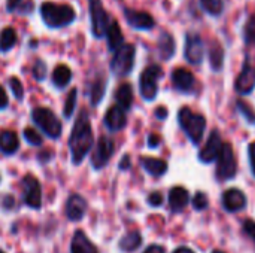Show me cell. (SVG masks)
<instances>
[{
  "mask_svg": "<svg viewBox=\"0 0 255 253\" xmlns=\"http://www.w3.org/2000/svg\"><path fill=\"white\" fill-rule=\"evenodd\" d=\"M18 149H19L18 136L10 130L0 131V152L4 155H13Z\"/></svg>",
  "mask_w": 255,
  "mask_h": 253,
  "instance_id": "obj_22",
  "label": "cell"
},
{
  "mask_svg": "<svg viewBox=\"0 0 255 253\" xmlns=\"http://www.w3.org/2000/svg\"><path fill=\"white\" fill-rule=\"evenodd\" d=\"M21 1H22V0H6V10H7L9 13L15 12V10L18 9V6L21 4Z\"/></svg>",
  "mask_w": 255,
  "mask_h": 253,
  "instance_id": "obj_45",
  "label": "cell"
},
{
  "mask_svg": "<svg viewBox=\"0 0 255 253\" xmlns=\"http://www.w3.org/2000/svg\"><path fill=\"white\" fill-rule=\"evenodd\" d=\"M200 4L208 13L214 16L221 15L224 10V0H200Z\"/></svg>",
  "mask_w": 255,
  "mask_h": 253,
  "instance_id": "obj_31",
  "label": "cell"
},
{
  "mask_svg": "<svg viewBox=\"0 0 255 253\" xmlns=\"http://www.w3.org/2000/svg\"><path fill=\"white\" fill-rule=\"evenodd\" d=\"M16 43V31L12 27H6L0 33V51L7 52Z\"/></svg>",
  "mask_w": 255,
  "mask_h": 253,
  "instance_id": "obj_29",
  "label": "cell"
},
{
  "mask_svg": "<svg viewBox=\"0 0 255 253\" xmlns=\"http://www.w3.org/2000/svg\"><path fill=\"white\" fill-rule=\"evenodd\" d=\"M22 136H24V139L27 140V143H30L31 146H40V145H42V142H43V139H42L40 133H39V131H36L34 128H30V127L24 130Z\"/></svg>",
  "mask_w": 255,
  "mask_h": 253,
  "instance_id": "obj_36",
  "label": "cell"
},
{
  "mask_svg": "<svg viewBox=\"0 0 255 253\" xmlns=\"http://www.w3.org/2000/svg\"><path fill=\"white\" fill-rule=\"evenodd\" d=\"M90 19H91V33L96 39H103L109 27V15L105 10L102 0H88Z\"/></svg>",
  "mask_w": 255,
  "mask_h": 253,
  "instance_id": "obj_8",
  "label": "cell"
},
{
  "mask_svg": "<svg viewBox=\"0 0 255 253\" xmlns=\"http://www.w3.org/2000/svg\"><path fill=\"white\" fill-rule=\"evenodd\" d=\"M221 148H223V140H221V136L217 130H214L206 142V145L200 149L199 152V160L203 163V164H211L214 161H217L220 152H221Z\"/></svg>",
  "mask_w": 255,
  "mask_h": 253,
  "instance_id": "obj_13",
  "label": "cell"
},
{
  "mask_svg": "<svg viewBox=\"0 0 255 253\" xmlns=\"http://www.w3.org/2000/svg\"><path fill=\"white\" fill-rule=\"evenodd\" d=\"M140 166L145 169L146 173H149L154 177H160L166 174L167 171V163L160 158H152V157H142L140 158Z\"/></svg>",
  "mask_w": 255,
  "mask_h": 253,
  "instance_id": "obj_21",
  "label": "cell"
},
{
  "mask_svg": "<svg viewBox=\"0 0 255 253\" xmlns=\"http://www.w3.org/2000/svg\"><path fill=\"white\" fill-rule=\"evenodd\" d=\"M173 253H194V252H193L190 248H185V246H184V248H178V249H175Z\"/></svg>",
  "mask_w": 255,
  "mask_h": 253,
  "instance_id": "obj_50",
  "label": "cell"
},
{
  "mask_svg": "<svg viewBox=\"0 0 255 253\" xmlns=\"http://www.w3.org/2000/svg\"><path fill=\"white\" fill-rule=\"evenodd\" d=\"M105 125L106 128L111 131V133H118L121 130L126 128L127 125V115H126V110L123 107H120L118 104L117 106H112L111 109H108V112L105 113Z\"/></svg>",
  "mask_w": 255,
  "mask_h": 253,
  "instance_id": "obj_15",
  "label": "cell"
},
{
  "mask_svg": "<svg viewBox=\"0 0 255 253\" xmlns=\"http://www.w3.org/2000/svg\"><path fill=\"white\" fill-rule=\"evenodd\" d=\"M70 253H99V251L93 245V242L87 237V234L78 230L70 242Z\"/></svg>",
  "mask_w": 255,
  "mask_h": 253,
  "instance_id": "obj_20",
  "label": "cell"
},
{
  "mask_svg": "<svg viewBox=\"0 0 255 253\" xmlns=\"http://www.w3.org/2000/svg\"><path fill=\"white\" fill-rule=\"evenodd\" d=\"M238 173V161L235 157V151L230 143H223L221 152L217 158V170L215 176L220 182L232 180Z\"/></svg>",
  "mask_w": 255,
  "mask_h": 253,
  "instance_id": "obj_6",
  "label": "cell"
},
{
  "mask_svg": "<svg viewBox=\"0 0 255 253\" xmlns=\"http://www.w3.org/2000/svg\"><path fill=\"white\" fill-rule=\"evenodd\" d=\"M242 228H244V233L254 242L255 245V221H253V219H247V221L244 222Z\"/></svg>",
  "mask_w": 255,
  "mask_h": 253,
  "instance_id": "obj_39",
  "label": "cell"
},
{
  "mask_svg": "<svg viewBox=\"0 0 255 253\" xmlns=\"http://www.w3.org/2000/svg\"><path fill=\"white\" fill-rule=\"evenodd\" d=\"M190 201V194L185 188L182 186H175L170 189L169 192V206H170V210L175 212V213H179L182 212L187 204Z\"/></svg>",
  "mask_w": 255,
  "mask_h": 253,
  "instance_id": "obj_19",
  "label": "cell"
},
{
  "mask_svg": "<svg viewBox=\"0 0 255 253\" xmlns=\"http://www.w3.org/2000/svg\"><path fill=\"white\" fill-rule=\"evenodd\" d=\"M76 100H78V89L76 88H72V91L69 92L67 98H66V103H64V110H63V115L66 119H70L73 112H75V107H76Z\"/></svg>",
  "mask_w": 255,
  "mask_h": 253,
  "instance_id": "obj_32",
  "label": "cell"
},
{
  "mask_svg": "<svg viewBox=\"0 0 255 253\" xmlns=\"http://www.w3.org/2000/svg\"><path fill=\"white\" fill-rule=\"evenodd\" d=\"M172 82L175 85V88L181 92H191L194 89V75L184 69V67H178L172 72Z\"/></svg>",
  "mask_w": 255,
  "mask_h": 253,
  "instance_id": "obj_18",
  "label": "cell"
},
{
  "mask_svg": "<svg viewBox=\"0 0 255 253\" xmlns=\"http://www.w3.org/2000/svg\"><path fill=\"white\" fill-rule=\"evenodd\" d=\"M0 253H4V252H3V251H1V249H0Z\"/></svg>",
  "mask_w": 255,
  "mask_h": 253,
  "instance_id": "obj_52",
  "label": "cell"
},
{
  "mask_svg": "<svg viewBox=\"0 0 255 253\" xmlns=\"http://www.w3.org/2000/svg\"><path fill=\"white\" fill-rule=\"evenodd\" d=\"M115 152V145H114V140L106 137V136H102L97 143H96V149L91 155V166L94 170H102L112 158Z\"/></svg>",
  "mask_w": 255,
  "mask_h": 253,
  "instance_id": "obj_10",
  "label": "cell"
},
{
  "mask_svg": "<svg viewBox=\"0 0 255 253\" xmlns=\"http://www.w3.org/2000/svg\"><path fill=\"white\" fill-rule=\"evenodd\" d=\"M105 89H106V82H105L103 78H99V79H96L93 82L91 89H90V100H91L93 106H97L103 100Z\"/></svg>",
  "mask_w": 255,
  "mask_h": 253,
  "instance_id": "obj_30",
  "label": "cell"
},
{
  "mask_svg": "<svg viewBox=\"0 0 255 253\" xmlns=\"http://www.w3.org/2000/svg\"><path fill=\"white\" fill-rule=\"evenodd\" d=\"M208 206H209V201H208L206 194H205V192H197V194L194 195V198H193V207H194V210L202 212V210H205Z\"/></svg>",
  "mask_w": 255,
  "mask_h": 253,
  "instance_id": "obj_38",
  "label": "cell"
},
{
  "mask_svg": "<svg viewBox=\"0 0 255 253\" xmlns=\"http://www.w3.org/2000/svg\"><path fill=\"white\" fill-rule=\"evenodd\" d=\"M3 206H4V209H10L12 206H13V198L12 197H4V203H3Z\"/></svg>",
  "mask_w": 255,
  "mask_h": 253,
  "instance_id": "obj_49",
  "label": "cell"
},
{
  "mask_svg": "<svg viewBox=\"0 0 255 253\" xmlns=\"http://www.w3.org/2000/svg\"><path fill=\"white\" fill-rule=\"evenodd\" d=\"M19 13H30L31 10H33V3L30 1V0H27V1H21V4L18 6V9H16Z\"/></svg>",
  "mask_w": 255,
  "mask_h": 253,
  "instance_id": "obj_42",
  "label": "cell"
},
{
  "mask_svg": "<svg viewBox=\"0 0 255 253\" xmlns=\"http://www.w3.org/2000/svg\"><path fill=\"white\" fill-rule=\"evenodd\" d=\"M209 61L214 72H220L224 66V49L217 40H214L209 46Z\"/></svg>",
  "mask_w": 255,
  "mask_h": 253,
  "instance_id": "obj_26",
  "label": "cell"
},
{
  "mask_svg": "<svg viewBox=\"0 0 255 253\" xmlns=\"http://www.w3.org/2000/svg\"><path fill=\"white\" fill-rule=\"evenodd\" d=\"M40 16L46 27L61 28L76 19V12L69 4H57L54 1H43L40 4Z\"/></svg>",
  "mask_w": 255,
  "mask_h": 253,
  "instance_id": "obj_2",
  "label": "cell"
},
{
  "mask_svg": "<svg viewBox=\"0 0 255 253\" xmlns=\"http://www.w3.org/2000/svg\"><path fill=\"white\" fill-rule=\"evenodd\" d=\"M115 100L120 107L128 110L133 104V88L130 84H121L115 91Z\"/></svg>",
  "mask_w": 255,
  "mask_h": 253,
  "instance_id": "obj_25",
  "label": "cell"
},
{
  "mask_svg": "<svg viewBox=\"0 0 255 253\" xmlns=\"http://www.w3.org/2000/svg\"><path fill=\"white\" fill-rule=\"evenodd\" d=\"M223 207L230 213L241 212L247 207V195L238 188L227 189L223 194Z\"/></svg>",
  "mask_w": 255,
  "mask_h": 253,
  "instance_id": "obj_16",
  "label": "cell"
},
{
  "mask_svg": "<svg viewBox=\"0 0 255 253\" xmlns=\"http://www.w3.org/2000/svg\"><path fill=\"white\" fill-rule=\"evenodd\" d=\"M106 37H108V48L111 51L118 49L124 43L123 31H121V28H120V25H118V22L115 19H112L109 22V27L106 30Z\"/></svg>",
  "mask_w": 255,
  "mask_h": 253,
  "instance_id": "obj_24",
  "label": "cell"
},
{
  "mask_svg": "<svg viewBox=\"0 0 255 253\" xmlns=\"http://www.w3.org/2000/svg\"><path fill=\"white\" fill-rule=\"evenodd\" d=\"M22 188H24V192H22L24 204L28 206L30 209L39 210L42 207V186H40V182L34 176L27 174L22 179Z\"/></svg>",
  "mask_w": 255,
  "mask_h": 253,
  "instance_id": "obj_9",
  "label": "cell"
},
{
  "mask_svg": "<svg viewBox=\"0 0 255 253\" xmlns=\"http://www.w3.org/2000/svg\"><path fill=\"white\" fill-rule=\"evenodd\" d=\"M148 204L152 206V207H160L163 204V195H161V192H158V191L151 192L149 197H148Z\"/></svg>",
  "mask_w": 255,
  "mask_h": 253,
  "instance_id": "obj_40",
  "label": "cell"
},
{
  "mask_svg": "<svg viewBox=\"0 0 255 253\" xmlns=\"http://www.w3.org/2000/svg\"><path fill=\"white\" fill-rule=\"evenodd\" d=\"M248 157H250V166H251V171L255 176V142H251L248 146Z\"/></svg>",
  "mask_w": 255,
  "mask_h": 253,
  "instance_id": "obj_41",
  "label": "cell"
},
{
  "mask_svg": "<svg viewBox=\"0 0 255 253\" xmlns=\"http://www.w3.org/2000/svg\"><path fill=\"white\" fill-rule=\"evenodd\" d=\"M93 145H94V136H93L90 116L87 110H82L78 119L75 121L72 134L69 137V149H70L72 163L75 166H79L93 149Z\"/></svg>",
  "mask_w": 255,
  "mask_h": 253,
  "instance_id": "obj_1",
  "label": "cell"
},
{
  "mask_svg": "<svg viewBox=\"0 0 255 253\" xmlns=\"http://www.w3.org/2000/svg\"><path fill=\"white\" fill-rule=\"evenodd\" d=\"M235 88L241 95H248L254 91L255 88V61L250 58L244 63V67L236 78Z\"/></svg>",
  "mask_w": 255,
  "mask_h": 253,
  "instance_id": "obj_11",
  "label": "cell"
},
{
  "mask_svg": "<svg viewBox=\"0 0 255 253\" xmlns=\"http://www.w3.org/2000/svg\"><path fill=\"white\" fill-rule=\"evenodd\" d=\"M7 104H9V98H7V94H6L4 88H3V86L0 85V110L6 109V107H7Z\"/></svg>",
  "mask_w": 255,
  "mask_h": 253,
  "instance_id": "obj_43",
  "label": "cell"
},
{
  "mask_svg": "<svg viewBox=\"0 0 255 253\" xmlns=\"http://www.w3.org/2000/svg\"><path fill=\"white\" fill-rule=\"evenodd\" d=\"M175 48H176V43H175L173 36L167 31H163L158 37V52H160L161 60L169 61L175 55Z\"/></svg>",
  "mask_w": 255,
  "mask_h": 253,
  "instance_id": "obj_23",
  "label": "cell"
},
{
  "mask_svg": "<svg viewBox=\"0 0 255 253\" xmlns=\"http://www.w3.org/2000/svg\"><path fill=\"white\" fill-rule=\"evenodd\" d=\"M163 78V69L158 64L148 66L139 78V91L145 101L155 100L158 94V81Z\"/></svg>",
  "mask_w": 255,
  "mask_h": 253,
  "instance_id": "obj_5",
  "label": "cell"
},
{
  "mask_svg": "<svg viewBox=\"0 0 255 253\" xmlns=\"http://www.w3.org/2000/svg\"><path fill=\"white\" fill-rule=\"evenodd\" d=\"M167 116H169V112H167V109H166L164 106H160V107L155 109V118H157V119L164 121Z\"/></svg>",
  "mask_w": 255,
  "mask_h": 253,
  "instance_id": "obj_46",
  "label": "cell"
},
{
  "mask_svg": "<svg viewBox=\"0 0 255 253\" xmlns=\"http://www.w3.org/2000/svg\"><path fill=\"white\" fill-rule=\"evenodd\" d=\"M31 121L49 139H52V140L60 139L61 131H63V125H61L60 119L57 118V115L51 109H48V107H34L31 110Z\"/></svg>",
  "mask_w": 255,
  "mask_h": 253,
  "instance_id": "obj_4",
  "label": "cell"
},
{
  "mask_svg": "<svg viewBox=\"0 0 255 253\" xmlns=\"http://www.w3.org/2000/svg\"><path fill=\"white\" fill-rule=\"evenodd\" d=\"M140 245H142V236H140L137 231H133V233L126 234V236L120 240V243H118L120 249H121L123 252L127 253L134 252L136 249L140 248Z\"/></svg>",
  "mask_w": 255,
  "mask_h": 253,
  "instance_id": "obj_28",
  "label": "cell"
},
{
  "mask_svg": "<svg viewBox=\"0 0 255 253\" xmlns=\"http://www.w3.org/2000/svg\"><path fill=\"white\" fill-rule=\"evenodd\" d=\"M178 122L184 133L188 136L193 145H200L205 130H206V118L202 113L193 112L190 107H181L178 112Z\"/></svg>",
  "mask_w": 255,
  "mask_h": 253,
  "instance_id": "obj_3",
  "label": "cell"
},
{
  "mask_svg": "<svg viewBox=\"0 0 255 253\" xmlns=\"http://www.w3.org/2000/svg\"><path fill=\"white\" fill-rule=\"evenodd\" d=\"M134 57L136 49L130 43H123L118 49H115V54L111 61V72L117 76H127L131 73L134 67Z\"/></svg>",
  "mask_w": 255,
  "mask_h": 253,
  "instance_id": "obj_7",
  "label": "cell"
},
{
  "mask_svg": "<svg viewBox=\"0 0 255 253\" xmlns=\"http://www.w3.org/2000/svg\"><path fill=\"white\" fill-rule=\"evenodd\" d=\"M184 55L190 64H202L205 57V45L199 34L188 33L185 36V51Z\"/></svg>",
  "mask_w": 255,
  "mask_h": 253,
  "instance_id": "obj_12",
  "label": "cell"
},
{
  "mask_svg": "<svg viewBox=\"0 0 255 253\" xmlns=\"http://www.w3.org/2000/svg\"><path fill=\"white\" fill-rule=\"evenodd\" d=\"M143 253H166V251H164V248L160 246V245H151Z\"/></svg>",
  "mask_w": 255,
  "mask_h": 253,
  "instance_id": "obj_48",
  "label": "cell"
},
{
  "mask_svg": "<svg viewBox=\"0 0 255 253\" xmlns=\"http://www.w3.org/2000/svg\"><path fill=\"white\" fill-rule=\"evenodd\" d=\"M238 109H239V112L245 116V119L250 122V124H253L255 125V110L247 103V101H244V100H238Z\"/></svg>",
  "mask_w": 255,
  "mask_h": 253,
  "instance_id": "obj_34",
  "label": "cell"
},
{
  "mask_svg": "<svg viewBox=\"0 0 255 253\" xmlns=\"http://www.w3.org/2000/svg\"><path fill=\"white\" fill-rule=\"evenodd\" d=\"M124 18L127 24L136 30H151L155 25V19L151 16V13L143 10H134V9H124Z\"/></svg>",
  "mask_w": 255,
  "mask_h": 253,
  "instance_id": "obj_14",
  "label": "cell"
},
{
  "mask_svg": "<svg viewBox=\"0 0 255 253\" xmlns=\"http://www.w3.org/2000/svg\"><path fill=\"white\" fill-rule=\"evenodd\" d=\"M212 253H224V252H223V251H214Z\"/></svg>",
  "mask_w": 255,
  "mask_h": 253,
  "instance_id": "obj_51",
  "label": "cell"
},
{
  "mask_svg": "<svg viewBox=\"0 0 255 253\" xmlns=\"http://www.w3.org/2000/svg\"><path fill=\"white\" fill-rule=\"evenodd\" d=\"M244 39H245V43L247 45H254L255 43V13L250 16V19L245 24Z\"/></svg>",
  "mask_w": 255,
  "mask_h": 253,
  "instance_id": "obj_33",
  "label": "cell"
},
{
  "mask_svg": "<svg viewBox=\"0 0 255 253\" xmlns=\"http://www.w3.org/2000/svg\"><path fill=\"white\" fill-rule=\"evenodd\" d=\"M7 84H9V88H10V91H12V94H13V97L16 98V100H22V97H24V86H22V84H21V81L18 79V78H15V76H12V78H9L7 79Z\"/></svg>",
  "mask_w": 255,
  "mask_h": 253,
  "instance_id": "obj_35",
  "label": "cell"
},
{
  "mask_svg": "<svg viewBox=\"0 0 255 253\" xmlns=\"http://www.w3.org/2000/svg\"><path fill=\"white\" fill-rule=\"evenodd\" d=\"M160 142H161L160 136H157V134H154V133L148 136V146H149V148H152V149L158 148Z\"/></svg>",
  "mask_w": 255,
  "mask_h": 253,
  "instance_id": "obj_44",
  "label": "cell"
},
{
  "mask_svg": "<svg viewBox=\"0 0 255 253\" xmlns=\"http://www.w3.org/2000/svg\"><path fill=\"white\" fill-rule=\"evenodd\" d=\"M31 73H33V78L36 81H43L46 78V64L42 60H36L33 64Z\"/></svg>",
  "mask_w": 255,
  "mask_h": 253,
  "instance_id": "obj_37",
  "label": "cell"
},
{
  "mask_svg": "<svg viewBox=\"0 0 255 253\" xmlns=\"http://www.w3.org/2000/svg\"><path fill=\"white\" fill-rule=\"evenodd\" d=\"M87 212V201L84 197H81L79 194H72L67 198L66 203V216L69 221L72 222H78L85 216Z\"/></svg>",
  "mask_w": 255,
  "mask_h": 253,
  "instance_id": "obj_17",
  "label": "cell"
},
{
  "mask_svg": "<svg viewBox=\"0 0 255 253\" xmlns=\"http://www.w3.org/2000/svg\"><path fill=\"white\" fill-rule=\"evenodd\" d=\"M72 81V70L66 66V64H60L54 69L52 72V84L61 89V88H66Z\"/></svg>",
  "mask_w": 255,
  "mask_h": 253,
  "instance_id": "obj_27",
  "label": "cell"
},
{
  "mask_svg": "<svg viewBox=\"0 0 255 253\" xmlns=\"http://www.w3.org/2000/svg\"><path fill=\"white\" fill-rule=\"evenodd\" d=\"M120 170H128L131 167V160H130V155H124L120 161Z\"/></svg>",
  "mask_w": 255,
  "mask_h": 253,
  "instance_id": "obj_47",
  "label": "cell"
}]
</instances>
